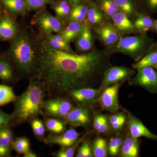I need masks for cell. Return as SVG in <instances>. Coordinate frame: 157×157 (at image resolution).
I'll list each match as a JSON object with an SVG mask.
<instances>
[{"label": "cell", "instance_id": "obj_1", "mask_svg": "<svg viewBox=\"0 0 157 157\" xmlns=\"http://www.w3.org/2000/svg\"><path fill=\"white\" fill-rule=\"evenodd\" d=\"M40 64L37 78L45 86L47 97L63 95L69 91L95 88L111 66L112 55L106 48L70 53L51 47L37 32Z\"/></svg>", "mask_w": 157, "mask_h": 157}, {"label": "cell", "instance_id": "obj_2", "mask_svg": "<svg viewBox=\"0 0 157 157\" xmlns=\"http://www.w3.org/2000/svg\"><path fill=\"white\" fill-rule=\"evenodd\" d=\"M19 31L6 53L14 63L20 80L37 78L40 60L37 42V31L25 17H21Z\"/></svg>", "mask_w": 157, "mask_h": 157}, {"label": "cell", "instance_id": "obj_3", "mask_svg": "<svg viewBox=\"0 0 157 157\" xmlns=\"http://www.w3.org/2000/svg\"><path fill=\"white\" fill-rule=\"evenodd\" d=\"M47 97L45 86L37 78L29 80L25 91L17 96L11 113V126L15 128L29 123L33 119L44 116L43 105Z\"/></svg>", "mask_w": 157, "mask_h": 157}, {"label": "cell", "instance_id": "obj_4", "mask_svg": "<svg viewBox=\"0 0 157 157\" xmlns=\"http://www.w3.org/2000/svg\"><path fill=\"white\" fill-rule=\"evenodd\" d=\"M155 45L153 40L146 33L122 36L114 45L106 48L110 54L121 53L128 56L136 62L143 57Z\"/></svg>", "mask_w": 157, "mask_h": 157}, {"label": "cell", "instance_id": "obj_5", "mask_svg": "<svg viewBox=\"0 0 157 157\" xmlns=\"http://www.w3.org/2000/svg\"><path fill=\"white\" fill-rule=\"evenodd\" d=\"M30 24L40 34H60L67 25L44 9L37 11Z\"/></svg>", "mask_w": 157, "mask_h": 157}, {"label": "cell", "instance_id": "obj_6", "mask_svg": "<svg viewBox=\"0 0 157 157\" xmlns=\"http://www.w3.org/2000/svg\"><path fill=\"white\" fill-rule=\"evenodd\" d=\"M73 103L65 95L48 98L43 105L44 116L64 119L74 107Z\"/></svg>", "mask_w": 157, "mask_h": 157}, {"label": "cell", "instance_id": "obj_7", "mask_svg": "<svg viewBox=\"0 0 157 157\" xmlns=\"http://www.w3.org/2000/svg\"><path fill=\"white\" fill-rule=\"evenodd\" d=\"M135 73V69L133 68L111 66L104 72L99 88L103 90L113 85L129 80Z\"/></svg>", "mask_w": 157, "mask_h": 157}, {"label": "cell", "instance_id": "obj_8", "mask_svg": "<svg viewBox=\"0 0 157 157\" xmlns=\"http://www.w3.org/2000/svg\"><path fill=\"white\" fill-rule=\"evenodd\" d=\"M136 75L129 80L131 85L139 86L149 92L157 94V72L152 67H147L137 70Z\"/></svg>", "mask_w": 157, "mask_h": 157}, {"label": "cell", "instance_id": "obj_9", "mask_svg": "<svg viewBox=\"0 0 157 157\" xmlns=\"http://www.w3.org/2000/svg\"><path fill=\"white\" fill-rule=\"evenodd\" d=\"M102 91L99 88H82L69 91L64 95L76 106L87 107L99 98Z\"/></svg>", "mask_w": 157, "mask_h": 157}, {"label": "cell", "instance_id": "obj_10", "mask_svg": "<svg viewBox=\"0 0 157 157\" xmlns=\"http://www.w3.org/2000/svg\"><path fill=\"white\" fill-rule=\"evenodd\" d=\"M92 29L95 39H98L106 48L114 45L121 37L109 21Z\"/></svg>", "mask_w": 157, "mask_h": 157}, {"label": "cell", "instance_id": "obj_11", "mask_svg": "<svg viewBox=\"0 0 157 157\" xmlns=\"http://www.w3.org/2000/svg\"><path fill=\"white\" fill-rule=\"evenodd\" d=\"M0 79L2 83L12 86L20 80L14 63L6 51H0Z\"/></svg>", "mask_w": 157, "mask_h": 157}, {"label": "cell", "instance_id": "obj_12", "mask_svg": "<svg viewBox=\"0 0 157 157\" xmlns=\"http://www.w3.org/2000/svg\"><path fill=\"white\" fill-rule=\"evenodd\" d=\"M121 82L113 85L104 89L98 98V102L104 110L111 113L117 112L119 109L118 91Z\"/></svg>", "mask_w": 157, "mask_h": 157}, {"label": "cell", "instance_id": "obj_13", "mask_svg": "<svg viewBox=\"0 0 157 157\" xmlns=\"http://www.w3.org/2000/svg\"><path fill=\"white\" fill-rule=\"evenodd\" d=\"M19 27L17 17L5 11L0 19V42L11 43L17 36Z\"/></svg>", "mask_w": 157, "mask_h": 157}, {"label": "cell", "instance_id": "obj_14", "mask_svg": "<svg viewBox=\"0 0 157 157\" xmlns=\"http://www.w3.org/2000/svg\"><path fill=\"white\" fill-rule=\"evenodd\" d=\"M80 134L75 129L70 128L59 134H49L44 143L46 145H57L61 148L72 146L80 139Z\"/></svg>", "mask_w": 157, "mask_h": 157}, {"label": "cell", "instance_id": "obj_15", "mask_svg": "<svg viewBox=\"0 0 157 157\" xmlns=\"http://www.w3.org/2000/svg\"><path fill=\"white\" fill-rule=\"evenodd\" d=\"M93 29L86 23L82 24L81 30L74 41L76 50L79 53H86L95 48Z\"/></svg>", "mask_w": 157, "mask_h": 157}, {"label": "cell", "instance_id": "obj_16", "mask_svg": "<svg viewBox=\"0 0 157 157\" xmlns=\"http://www.w3.org/2000/svg\"><path fill=\"white\" fill-rule=\"evenodd\" d=\"M73 128L87 127L91 122V113L87 106L74 107L63 120Z\"/></svg>", "mask_w": 157, "mask_h": 157}, {"label": "cell", "instance_id": "obj_17", "mask_svg": "<svg viewBox=\"0 0 157 157\" xmlns=\"http://www.w3.org/2000/svg\"><path fill=\"white\" fill-rule=\"evenodd\" d=\"M111 21L121 36L138 33L132 20L121 10L112 16Z\"/></svg>", "mask_w": 157, "mask_h": 157}, {"label": "cell", "instance_id": "obj_18", "mask_svg": "<svg viewBox=\"0 0 157 157\" xmlns=\"http://www.w3.org/2000/svg\"><path fill=\"white\" fill-rule=\"evenodd\" d=\"M127 124L130 133L133 137L137 139L139 137H143L157 140V135L152 133L140 120L132 114H129Z\"/></svg>", "mask_w": 157, "mask_h": 157}, {"label": "cell", "instance_id": "obj_19", "mask_svg": "<svg viewBox=\"0 0 157 157\" xmlns=\"http://www.w3.org/2000/svg\"><path fill=\"white\" fill-rule=\"evenodd\" d=\"M39 34L46 43L52 48L68 53H76L71 47L70 43L66 42L60 34Z\"/></svg>", "mask_w": 157, "mask_h": 157}, {"label": "cell", "instance_id": "obj_20", "mask_svg": "<svg viewBox=\"0 0 157 157\" xmlns=\"http://www.w3.org/2000/svg\"><path fill=\"white\" fill-rule=\"evenodd\" d=\"M5 11L17 17L28 14L25 0H0Z\"/></svg>", "mask_w": 157, "mask_h": 157}, {"label": "cell", "instance_id": "obj_21", "mask_svg": "<svg viewBox=\"0 0 157 157\" xmlns=\"http://www.w3.org/2000/svg\"><path fill=\"white\" fill-rule=\"evenodd\" d=\"M108 21L98 8L95 1H90L86 23L94 29Z\"/></svg>", "mask_w": 157, "mask_h": 157}, {"label": "cell", "instance_id": "obj_22", "mask_svg": "<svg viewBox=\"0 0 157 157\" xmlns=\"http://www.w3.org/2000/svg\"><path fill=\"white\" fill-rule=\"evenodd\" d=\"M50 6L55 16L65 24H67L72 8L69 0H57Z\"/></svg>", "mask_w": 157, "mask_h": 157}, {"label": "cell", "instance_id": "obj_23", "mask_svg": "<svg viewBox=\"0 0 157 157\" xmlns=\"http://www.w3.org/2000/svg\"><path fill=\"white\" fill-rule=\"evenodd\" d=\"M138 33H146L153 29L155 20L145 13L139 12L132 20Z\"/></svg>", "mask_w": 157, "mask_h": 157}, {"label": "cell", "instance_id": "obj_24", "mask_svg": "<svg viewBox=\"0 0 157 157\" xmlns=\"http://www.w3.org/2000/svg\"><path fill=\"white\" fill-rule=\"evenodd\" d=\"M139 145L137 138L128 134L124 140L121 148V156L137 157L139 153Z\"/></svg>", "mask_w": 157, "mask_h": 157}, {"label": "cell", "instance_id": "obj_25", "mask_svg": "<svg viewBox=\"0 0 157 157\" xmlns=\"http://www.w3.org/2000/svg\"><path fill=\"white\" fill-rule=\"evenodd\" d=\"M120 10L124 12L132 20L139 12L137 0H113Z\"/></svg>", "mask_w": 157, "mask_h": 157}, {"label": "cell", "instance_id": "obj_26", "mask_svg": "<svg viewBox=\"0 0 157 157\" xmlns=\"http://www.w3.org/2000/svg\"><path fill=\"white\" fill-rule=\"evenodd\" d=\"M88 7L89 2L72 6L68 22L75 21L82 24L86 23Z\"/></svg>", "mask_w": 157, "mask_h": 157}, {"label": "cell", "instance_id": "obj_27", "mask_svg": "<svg viewBox=\"0 0 157 157\" xmlns=\"http://www.w3.org/2000/svg\"><path fill=\"white\" fill-rule=\"evenodd\" d=\"M43 117L45 130L49 134H59L67 129L66 126L67 124L63 120L45 116Z\"/></svg>", "mask_w": 157, "mask_h": 157}, {"label": "cell", "instance_id": "obj_28", "mask_svg": "<svg viewBox=\"0 0 157 157\" xmlns=\"http://www.w3.org/2000/svg\"><path fill=\"white\" fill-rule=\"evenodd\" d=\"M82 25L81 23L75 21L68 22L60 34L68 43L74 42L80 33Z\"/></svg>", "mask_w": 157, "mask_h": 157}, {"label": "cell", "instance_id": "obj_29", "mask_svg": "<svg viewBox=\"0 0 157 157\" xmlns=\"http://www.w3.org/2000/svg\"><path fill=\"white\" fill-rule=\"evenodd\" d=\"M157 66V47H155L154 45L143 57L137 62L136 63L132 65V68L137 70L147 67H155Z\"/></svg>", "mask_w": 157, "mask_h": 157}, {"label": "cell", "instance_id": "obj_30", "mask_svg": "<svg viewBox=\"0 0 157 157\" xmlns=\"http://www.w3.org/2000/svg\"><path fill=\"white\" fill-rule=\"evenodd\" d=\"M95 1L104 16L111 21L112 16L120 11L113 0H95Z\"/></svg>", "mask_w": 157, "mask_h": 157}, {"label": "cell", "instance_id": "obj_31", "mask_svg": "<svg viewBox=\"0 0 157 157\" xmlns=\"http://www.w3.org/2000/svg\"><path fill=\"white\" fill-rule=\"evenodd\" d=\"M29 123L30 124L34 136L39 141L44 142L46 137L44 120L37 117L33 119Z\"/></svg>", "mask_w": 157, "mask_h": 157}, {"label": "cell", "instance_id": "obj_32", "mask_svg": "<svg viewBox=\"0 0 157 157\" xmlns=\"http://www.w3.org/2000/svg\"><path fill=\"white\" fill-rule=\"evenodd\" d=\"M13 86L2 83L0 84V106L13 102L17 99Z\"/></svg>", "mask_w": 157, "mask_h": 157}, {"label": "cell", "instance_id": "obj_33", "mask_svg": "<svg viewBox=\"0 0 157 157\" xmlns=\"http://www.w3.org/2000/svg\"><path fill=\"white\" fill-rule=\"evenodd\" d=\"M12 147L18 155L25 154L31 150L29 139L26 136L15 137L12 143Z\"/></svg>", "mask_w": 157, "mask_h": 157}, {"label": "cell", "instance_id": "obj_34", "mask_svg": "<svg viewBox=\"0 0 157 157\" xmlns=\"http://www.w3.org/2000/svg\"><path fill=\"white\" fill-rule=\"evenodd\" d=\"M92 148L94 157H106L108 153V146L104 138L98 137L93 141Z\"/></svg>", "mask_w": 157, "mask_h": 157}, {"label": "cell", "instance_id": "obj_35", "mask_svg": "<svg viewBox=\"0 0 157 157\" xmlns=\"http://www.w3.org/2000/svg\"><path fill=\"white\" fill-rule=\"evenodd\" d=\"M10 126L0 128V144L6 146H12L15 139V135Z\"/></svg>", "mask_w": 157, "mask_h": 157}, {"label": "cell", "instance_id": "obj_36", "mask_svg": "<svg viewBox=\"0 0 157 157\" xmlns=\"http://www.w3.org/2000/svg\"><path fill=\"white\" fill-rule=\"evenodd\" d=\"M57 0H25L28 13L32 11H40L45 9L46 6L51 5Z\"/></svg>", "mask_w": 157, "mask_h": 157}, {"label": "cell", "instance_id": "obj_37", "mask_svg": "<svg viewBox=\"0 0 157 157\" xmlns=\"http://www.w3.org/2000/svg\"><path fill=\"white\" fill-rule=\"evenodd\" d=\"M86 134H85L83 137H82L74 145L66 147V148H61L59 150L56 151L52 152V155L54 157H73L74 156L75 152L79 144L84 140Z\"/></svg>", "mask_w": 157, "mask_h": 157}, {"label": "cell", "instance_id": "obj_38", "mask_svg": "<svg viewBox=\"0 0 157 157\" xmlns=\"http://www.w3.org/2000/svg\"><path fill=\"white\" fill-rule=\"evenodd\" d=\"M94 156L92 146L90 141L87 139L82 140L81 145L78 149L76 157H92Z\"/></svg>", "mask_w": 157, "mask_h": 157}, {"label": "cell", "instance_id": "obj_39", "mask_svg": "<svg viewBox=\"0 0 157 157\" xmlns=\"http://www.w3.org/2000/svg\"><path fill=\"white\" fill-rule=\"evenodd\" d=\"M6 126H11V114L4 112L0 107V128Z\"/></svg>", "mask_w": 157, "mask_h": 157}, {"label": "cell", "instance_id": "obj_40", "mask_svg": "<svg viewBox=\"0 0 157 157\" xmlns=\"http://www.w3.org/2000/svg\"><path fill=\"white\" fill-rule=\"evenodd\" d=\"M117 137H113L110 139L108 146V152L111 156H115L118 153L117 149Z\"/></svg>", "mask_w": 157, "mask_h": 157}, {"label": "cell", "instance_id": "obj_41", "mask_svg": "<svg viewBox=\"0 0 157 157\" xmlns=\"http://www.w3.org/2000/svg\"><path fill=\"white\" fill-rule=\"evenodd\" d=\"M12 146H6L0 144V157H11Z\"/></svg>", "mask_w": 157, "mask_h": 157}, {"label": "cell", "instance_id": "obj_42", "mask_svg": "<svg viewBox=\"0 0 157 157\" xmlns=\"http://www.w3.org/2000/svg\"><path fill=\"white\" fill-rule=\"evenodd\" d=\"M147 9L151 12L157 11V0H144Z\"/></svg>", "mask_w": 157, "mask_h": 157}, {"label": "cell", "instance_id": "obj_43", "mask_svg": "<svg viewBox=\"0 0 157 157\" xmlns=\"http://www.w3.org/2000/svg\"><path fill=\"white\" fill-rule=\"evenodd\" d=\"M109 129V124L107 122V117H104L102 123L100 125L98 131L100 133H105L108 132Z\"/></svg>", "mask_w": 157, "mask_h": 157}, {"label": "cell", "instance_id": "obj_44", "mask_svg": "<svg viewBox=\"0 0 157 157\" xmlns=\"http://www.w3.org/2000/svg\"><path fill=\"white\" fill-rule=\"evenodd\" d=\"M104 117H105V116L102 115V114H98V115H96L95 117L93 126H94V128L96 131H98L100 125L101 124L102 121H103Z\"/></svg>", "mask_w": 157, "mask_h": 157}, {"label": "cell", "instance_id": "obj_45", "mask_svg": "<svg viewBox=\"0 0 157 157\" xmlns=\"http://www.w3.org/2000/svg\"><path fill=\"white\" fill-rule=\"evenodd\" d=\"M126 119L125 116L122 113H117L112 115L109 118V124L113 123L116 122Z\"/></svg>", "mask_w": 157, "mask_h": 157}, {"label": "cell", "instance_id": "obj_46", "mask_svg": "<svg viewBox=\"0 0 157 157\" xmlns=\"http://www.w3.org/2000/svg\"><path fill=\"white\" fill-rule=\"evenodd\" d=\"M126 121V119L122 120L113 123L109 124V126L113 129L114 130H120L123 126L125 122Z\"/></svg>", "mask_w": 157, "mask_h": 157}, {"label": "cell", "instance_id": "obj_47", "mask_svg": "<svg viewBox=\"0 0 157 157\" xmlns=\"http://www.w3.org/2000/svg\"><path fill=\"white\" fill-rule=\"evenodd\" d=\"M90 1L91 0H69V2L72 6L81 3L88 2Z\"/></svg>", "mask_w": 157, "mask_h": 157}, {"label": "cell", "instance_id": "obj_48", "mask_svg": "<svg viewBox=\"0 0 157 157\" xmlns=\"http://www.w3.org/2000/svg\"><path fill=\"white\" fill-rule=\"evenodd\" d=\"M117 137V151H120L122 145L123 143V138L121 137Z\"/></svg>", "mask_w": 157, "mask_h": 157}, {"label": "cell", "instance_id": "obj_49", "mask_svg": "<svg viewBox=\"0 0 157 157\" xmlns=\"http://www.w3.org/2000/svg\"><path fill=\"white\" fill-rule=\"evenodd\" d=\"M37 155L35 152L31 150L28 152L26 153L25 154L23 155V157H36Z\"/></svg>", "mask_w": 157, "mask_h": 157}, {"label": "cell", "instance_id": "obj_50", "mask_svg": "<svg viewBox=\"0 0 157 157\" xmlns=\"http://www.w3.org/2000/svg\"><path fill=\"white\" fill-rule=\"evenodd\" d=\"M4 13H5V10H4V8H3L1 2H0V19H1V18L2 17Z\"/></svg>", "mask_w": 157, "mask_h": 157}, {"label": "cell", "instance_id": "obj_51", "mask_svg": "<svg viewBox=\"0 0 157 157\" xmlns=\"http://www.w3.org/2000/svg\"><path fill=\"white\" fill-rule=\"evenodd\" d=\"M153 29L157 34V20H155V24L154 25V27Z\"/></svg>", "mask_w": 157, "mask_h": 157}, {"label": "cell", "instance_id": "obj_52", "mask_svg": "<svg viewBox=\"0 0 157 157\" xmlns=\"http://www.w3.org/2000/svg\"><path fill=\"white\" fill-rule=\"evenodd\" d=\"M155 68H156V69H157V66H156V67H155Z\"/></svg>", "mask_w": 157, "mask_h": 157}]
</instances>
